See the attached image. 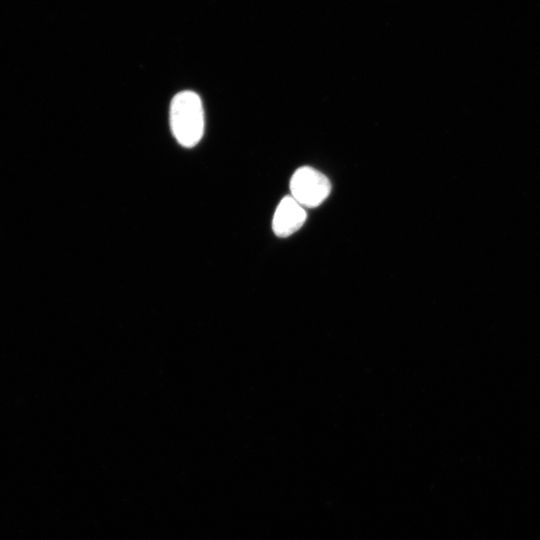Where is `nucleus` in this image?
<instances>
[{
    "mask_svg": "<svg viewBox=\"0 0 540 540\" xmlns=\"http://www.w3.org/2000/svg\"><path fill=\"white\" fill-rule=\"evenodd\" d=\"M307 218L303 206L292 196H285L279 202L273 216L272 229L278 237H288L298 231Z\"/></svg>",
    "mask_w": 540,
    "mask_h": 540,
    "instance_id": "obj_3",
    "label": "nucleus"
},
{
    "mask_svg": "<svg viewBox=\"0 0 540 540\" xmlns=\"http://www.w3.org/2000/svg\"><path fill=\"white\" fill-rule=\"evenodd\" d=\"M291 196L303 207L319 206L330 194L331 183L320 171L302 166L290 180Z\"/></svg>",
    "mask_w": 540,
    "mask_h": 540,
    "instance_id": "obj_2",
    "label": "nucleus"
},
{
    "mask_svg": "<svg viewBox=\"0 0 540 540\" xmlns=\"http://www.w3.org/2000/svg\"><path fill=\"white\" fill-rule=\"evenodd\" d=\"M170 127L177 142L186 148L196 146L204 133V109L200 96L193 91L177 93L170 104Z\"/></svg>",
    "mask_w": 540,
    "mask_h": 540,
    "instance_id": "obj_1",
    "label": "nucleus"
}]
</instances>
